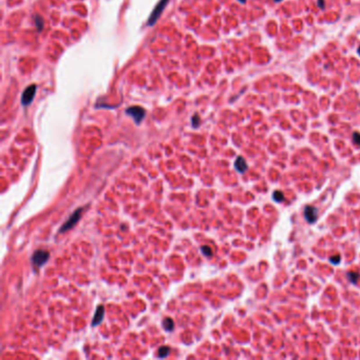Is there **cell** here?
<instances>
[{"label":"cell","instance_id":"obj_1","mask_svg":"<svg viewBox=\"0 0 360 360\" xmlns=\"http://www.w3.org/2000/svg\"><path fill=\"white\" fill-rule=\"evenodd\" d=\"M82 211H84V209L82 208L76 209L75 211L70 215L69 219H68V220L66 221L64 224H62V226L60 227V229H59V231L58 232H59V233H64V231H67V230L71 229L74 225H76V223H77V222L79 221V219H80L81 212Z\"/></svg>","mask_w":360,"mask_h":360},{"label":"cell","instance_id":"obj_2","mask_svg":"<svg viewBox=\"0 0 360 360\" xmlns=\"http://www.w3.org/2000/svg\"><path fill=\"white\" fill-rule=\"evenodd\" d=\"M168 2H169V0H160V2L157 3L156 6L154 8L153 12L151 13L150 17H149L148 21H147V26H152L154 23L159 20V18L161 17V15H162V13L164 12V9H165L166 6L168 4Z\"/></svg>","mask_w":360,"mask_h":360},{"label":"cell","instance_id":"obj_3","mask_svg":"<svg viewBox=\"0 0 360 360\" xmlns=\"http://www.w3.org/2000/svg\"><path fill=\"white\" fill-rule=\"evenodd\" d=\"M126 114L131 116L134 119L136 125H139L143 122V119L145 118L146 111L145 109H143L139 106H132V107H129L128 109H126Z\"/></svg>","mask_w":360,"mask_h":360},{"label":"cell","instance_id":"obj_4","mask_svg":"<svg viewBox=\"0 0 360 360\" xmlns=\"http://www.w3.org/2000/svg\"><path fill=\"white\" fill-rule=\"evenodd\" d=\"M49 258H50V253H48L46 250L38 249L32 255L31 261H32V264L34 265L35 267H40L44 264H46V262H48V260H49Z\"/></svg>","mask_w":360,"mask_h":360},{"label":"cell","instance_id":"obj_5","mask_svg":"<svg viewBox=\"0 0 360 360\" xmlns=\"http://www.w3.org/2000/svg\"><path fill=\"white\" fill-rule=\"evenodd\" d=\"M36 91H37L36 84H30L26 89H24V91L22 92V95H21V105L24 107L31 105V102H33V99L35 97Z\"/></svg>","mask_w":360,"mask_h":360},{"label":"cell","instance_id":"obj_6","mask_svg":"<svg viewBox=\"0 0 360 360\" xmlns=\"http://www.w3.org/2000/svg\"><path fill=\"white\" fill-rule=\"evenodd\" d=\"M304 218L309 224L315 223L318 218V211L313 206H306L304 209Z\"/></svg>","mask_w":360,"mask_h":360},{"label":"cell","instance_id":"obj_7","mask_svg":"<svg viewBox=\"0 0 360 360\" xmlns=\"http://www.w3.org/2000/svg\"><path fill=\"white\" fill-rule=\"evenodd\" d=\"M105 317V307L104 305H98L96 308L95 314H94V318L92 320V326H97L98 324H100Z\"/></svg>","mask_w":360,"mask_h":360},{"label":"cell","instance_id":"obj_8","mask_svg":"<svg viewBox=\"0 0 360 360\" xmlns=\"http://www.w3.org/2000/svg\"><path fill=\"white\" fill-rule=\"evenodd\" d=\"M235 167L240 173H244L247 170V163L242 156H238L235 162Z\"/></svg>","mask_w":360,"mask_h":360},{"label":"cell","instance_id":"obj_9","mask_svg":"<svg viewBox=\"0 0 360 360\" xmlns=\"http://www.w3.org/2000/svg\"><path fill=\"white\" fill-rule=\"evenodd\" d=\"M163 326H164V328H165L166 331L171 332L174 327L173 320H172L171 318H165V319L163 320Z\"/></svg>","mask_w":360,"mask_h":360},{"label":"cell","instance_id":"obj_10","mask_svg":"<svg viewBox=\"0 0 360 360\" xmlns=\"http://www.w3.org/2000/svg\"><path fill=\"white\" fill-rule=\"evenodd\" d=\"M33 18H34L35 26H36V28H37L38 31H39V32H40V31H42V29H44V24L42 17H40L39 15H36V16H34Z\"/></svg>","mask_w":360,"mask_h":360},{"label":"cell","instance_id":"obj_11","mask_svg":"<svg viewBox=\"0 0 360 360\" xmlns=\"http://www.w3.org/2000/svg\"><path fill=\"white\" fill-rule=\"evenodd\" d=\"M169 352H170V348H169L168 346H161V348H159V354H157V356L161 358H166L169 355Z\"/></svg>","mask_w":360,"mask_h":360},{"label":"cell","instance_id":"obj_12","mask_svg":"<svg viewBox=\"0 0 360 360\" xmlns=\"http://www.w3.org/2000/svg\"><path fill=\"white\" fill-rule=\"evenodd\" d=\"M348 278L352 283L356 284L358 281V279H359V273H355V271H350V273H348Z\"/></svg>","mask_w":360,"mask_h":360},{"label":"cell","instance_id":"obj_13","mask_svg":"<svg viewBox=\"0 0 360 360\" xmlns=\"http://www.w3.org/2000/svg\"><path fill=\"white\" fill-rule=\"evenodd\" d=\"M273 199L275 201H276L277 203H280V202H282V201H284V195H283V193H282V192L276 191V192H275V193L273 195Z\"/></svg>","mask_w":360,"mask_h":360},{"label":"cell","instance_id":"obj_14","mask_svg":"<svg viewBox=\"0 0 360 360\" xmlns=\"http://www.w3.org/2000/svg\"><path fill=\"white\" fill-rule=\"evenodd\" d=\"M201 251H202L203 255H206V257H210V255H212L211 248H210L209 246H207V245H204V246L201 247Z\"/></svg>","mask_w":360,"mask_h":360},{"label":"cell","instance_id":"obj_15","mask_svg":"<svg viewBox=\"0 0 360 360\" xmlns=\"http://www.w3.org/2000/svg\"><path fill=\"white\" fill-rule=\"evenodd\" d=\"M200 116L197 115V114H195V115L192 116V118H191V124H192V126H193V127L195 128H197L199 127V126H200Z\"/></svg>","mask_w":360,"mask_h":360},{"label":"cell","instance_id":"obj_16","mask_svg":"<svg viewBox=\"0 0 360 360\" xmlns=\"http://www.w3.org/2000/svg\"><path fill=\"white\" fill-rule=\"evenodd\" d=\"M353 142L355 145H357L360 147V133L359 132H354L353 133Z\"/></svg>","mask_w":360,"mask_h":360},{"label":"cell","instance_id":"obj_17","mask_svg":"<svg viewBox=\"0 0 360 360\" xmlns=\"http://www.w3.org/2000/svg\"><path fill=\"white\" fill-rule=\"evenodd\" d=\"M330 261H331V263H334V264H339V262H340V255H333V257H331Z\"/></svg>","mask_w":360,"mask_h":360},{"label":"cell","instance_id":"obj_18","mask_svg":"<svg viewBox=\"0 0 360 360\" xmlns=\"http://www.w3.org/2000/svg\"><path fill=\"white\" fill-rule=\"evenodd\" d=\"M318 6H319L320 9H323V8H324V1H323V0H319V1H318Z\"/></svg>","mask_w":360,"mask_h":360},{"label":"cell","instance_id":"obj_19","mask_svg":"<svg viewBox=\"0 0 360 360\" xmlns=\"http://www.w3.org/2000/svg\"><path fill=\"white\" fill-rule=\"evenodd\" d=\"M357 53H358V54H359V55H360V46H359V48H358V49H357Z\"/></svg>","mask_w":360,"mask_h":360},{"label":"cell","instance_id":"obj_20","mask_svg":"<svg viewBox=\"0 0 360 360\" xmlns=\"http://www.w3.org/2000/svg\"><path fill=\"white\" fill-rule=\"evenodd\" d=\"M239 1H241L242 3H245V1H246V0H239Z\"/></svg>","mask_w":360,"mask_h":360},{"label":"cell","instance_id":"obj_21","mask_svg":"<svg viewBox=\"0 0 360 360\" xmlns=\"http://www.w3.org/2000/svg\"><path fill=\"white\" fill-rule=\"evenodd\" d=\"M275 1H277V2H280V1H281V0H275Z\"/></svg>","mask_w":360,"mask_h":360}]
</instances>
